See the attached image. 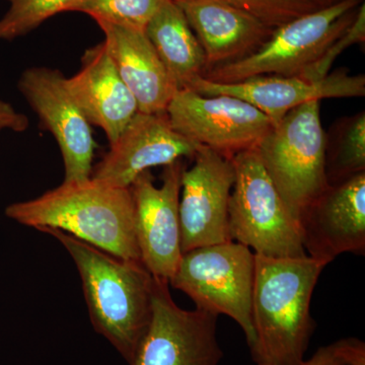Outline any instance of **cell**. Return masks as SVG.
I'll list each match as a JSON object with an SVG mask.
<instances>
[{
  "instance_id": "obj_17",
  "label": "cell",
  "mask_w": 365,
  "mask_h": 365,
  "mask_svg": "<svg viewBox=\"0 0 365 365\" xmlns=\"http://www.w3.org/2000/svg\"><path fill=\"white\" fill-rule=\"evenodd\" d=\"M177 4L202 47L206 69L253 54L274 31L225 0H192Z\"/></svg>"
},
{
  "instance_id": "obj_1",
  "label": "cell",
  "mask_w": 365,
  "mask_h": 365,
  "mask_svg": "<svg viewBox=\"0 0 365 365\" xmlns=\"http://www.w3.org/2000/svg\"><path fill=\"white\" fill-rule=\"evenodd\" d=\"M39 230L71 255L91 325L130 364L153 318L155 277L141 261L118 258L57 228Z\"/></svg>"
},
{
  "instance_id": "obj_4",
  "label": "cell",
  "mask_w": 365,
  "mask_h": 365,
  "mask_svg": "<svg viewBox=\"0 0 365 365\" xmlns=\"http://www.w3.org/2000/svg\"><path fill=\"white\" fill-rule=\"evenodd\" d=\"M327 146L319 101L288 112L256 146L268 176L297 220L329 187Z\"/></svg>"
},
{
  "instance_id": "obj_27",
  "label": "cell",
  "mask_w": 365,
  "mask_h": 365,
  "mask_svg": "<svg viewBox=\"0 0 365 365\" xmlns=\"http://www.w3.org/2000/svg\"><path fill=\"white\" fill-rule=\"evenodd\" d=\"M311 1L316 4L319 9H324V7H328L333 6V4H338V2L342 1V0H311Z\"/></svg>"
},
{
  "instance_id": "obj_21",
  "label": "cell",
  "mask_w": 365,
  "mask_h": 365,
  "mask_svg": "<svg viewBox=\"0 0 365 365\" xmlns=\"http://www.w3.org/2000/svg\"><path fill=\"white\" fill-rule=\"evenodd\" d=\"M365 172V114L360 112L347 120L330 158H326L329 185L349 179Z\"/></svg>"
},
{
  "instance_id": "obj_19",
  "label": "cell",
  "mask_w": 365,
  "mask_h": 365,
  "mask_svg": "<svg viewBox=\"0 0 365 365\" xmlns=\"http://www.w3.org/2000/svg\"><path fill=\"white\" fill-rule=\"evenodd\" d=\"M144 33L179 90H185L203 76L207 67L205 55L177 4L167 0Z\"/></svg>"
},
{
  "instance_id": "obj_18",
  "label": "cell",
  "mask_w": 365,
  "mask_h": 365,
  "mask_svg": "<svg viewBox=\"0 0 365 365\" xmlns=\"http://www.w3.org/2000/svg\"><path fill=\"white\" fill-rule=\"evenodd\" d=\"M118 73L135 98L138 112L165 113L179 91L145 33L98 23Z\"/></svg>"
},
{
  "instance_id": "obj_28",
  "label": "cell",
  "mask_w": 365,
  "mask_h": 365,
  "mask_svg": "<svg viewBox=\"0 0 365 365\" xmlns=\"http://www.w3.org/2000/svg\"><path fill=\"white\" fill-rule=\"evenodd\" d=\"M175 4H182V2H188L192 1V0H172Z\"/></svg>"
},
{
  "instance_id": "obj_2",
  "label": "cell",
  "mask_w": 365,
  "mask_h": 365,
  "mask_svg": "<svg viewBox=\"0 0 365 365\" xmlns=\"http://www.w3.org/2000/svg\"><path fill=\"white\" fill-rule=\"evenodd\" d=\"M326 267L312 257L271 258L255 254L252 316L257 364L299 365L313 336L314 289Z\"/></svg>"
},
{
  "instance_id": "obj_12",
  "label": "cell",
  "mask_w": 365,
  "mask_h": 365,
  "mask_svg": "<svg viewBox=\"0 0 365 365\" xmlns=\"http://www.w3.org/2000/svg\"><path fill=\"white\" fill-rule=\"evenodd\" d=\"M185 168L182 160L165 167L162 186H155L150 170L130 186L141 262L153 277L163 280H170L182 255L179 202Z\"/></svg>"
},
{
  "instance_id": "obj_20",
  "label": "cell",
  "mask_w": 365,
  "mask_h": 365,
  "mask_svg": "<svg viewBox=\"0 0 365 365\" xmlns=\"http://www.w3.org/2000/svg\"><path fill=\"white\" fill-rule=\"evenodd\" d=\"M167 0H79L69 11H79L97 23L145 32L146 26Z\"/></svg>"
},
{
  "instance_id": "obj_6",
  "label": "cell",
  "mask_w": 365,
  "mask_h": 365,
  "mask_svg": "<svg viewBox=\"0 0 365 365\" xmlns=\"http://www.w3.org/2000/svg\"><path fill=\"white\" fill-rule=\"evenodd\" d=\"M362 0H342L274 29L257 51L237 61L211 67L203 78L232 83L257 76H299L354 21Z\"/></svg>"
},
{
  "instance_id": "obj_3",
  "label": "cell",
  "mask_w": 365,
  "mask_h": 365,
  "mask_svg": "<svg viewBox=\"0 0 365 365\" xmlns=\"http://www.w3.org/2000/svg\"><path fill=\"white\" fill-rule=\"evenodd\" d=\"M6 215L38 230L57 228L118 258L141 261L130 188L91 177L63 182L32 200L11 204Z\"/></svg>"
},
{
  "instance_id": "obj_7",
  "label": "cell",
  "mask_w": 365,
  "mask_h": 365,
  "mask_svg": "<svg viewBox=\"0 0 365 365\" xmlns=\"http://www.w3.org/2000/svg\"><path fill=\"white\" fill-rule=\"evenodd\" d=\"M255 253L237 242L211 245L182 255L169 283L202 309L237 322L250 350L256 346L252 316Z\"/></svg>"
},
{
  "instance_id": "obj_16",
  "label": "cell",
  "mask_w": 365,
  "mask_h": 365,
  "mask_svg": "<svg viewBox=\"0 0 365 365\" xmlns=\"http://www.w3.org/2000/svg\"><path fill=\"white\" fill-rule=\"evenodd\" d=\"M69 93L91 125L112 144L138 112L134 96L122 81L105 43L86 50L81 68L66 78Z\"/></svg>"
},
{
  "instance_id": "obj_11",
  "label": "cell",
  "mask_w": 365,
  "mask_h": 365,
  "mask_svg": "<svg viewBox=\"0 0 365 365\" xmlns=\"http://www.w3.org/2000/svg\"><path fill=\"white\" fill-rule=\"evenodd\" d=\"M18 88L58 144L64 182L90 179L97 143L91 124L67 88L66 76L58 69L32 67L21 73Z\"/></svg>"
},
{
  "instance_id": "obj_25",
  "label": "cell",
  "mask_w": 365,
  "mask_h": 365,
  "mask_svg": "<svg viewBox=\"0 0 365 365\" xmlns=\"http://www.w3.org/2000/svg\"><path fill=\"white\" fill-rule=\"evenodd\" d=\"M299 365H365V343L352 337L335 341L319 348L313 357Z\"/></svg>"
},
{
  "instance_id": "obj_26",
  "label": "cell",
  "mask_w": 365,
  "mask_h": 365,
  "mask_svg": "<svg viewBox=\"0 0 365 365\" xmlns=\"http://www.w3.org/2000/svg\"><path fill=\"white\" fill-rule=\"evenodd\" d=\"M29 125L30 122L26 115L16 111L9 103L0 100V131L24 132L28 130Z\"/></svg>"
},
{
  "instance_id": "obj_13",
  "label": "cell",
  "mask_w": 365,
  "mask_h": 365,
  "mask_svg": "<svg viewBox=\"0 0 365 365\" xmlns=\"http://www.w3.org/2000/svg\"><path fill=\"white\" fill-rule=\"evenodd\" d=\"M199 146L173 128L167 112H137L93 168L91 177L112 186L130 188L136 178L151 168L193 158Z\"/></svg>"
},
{
  "instance_id": "obj_22",
  "label": "cell",
  "mask_w": 365,
  "mask_h": 365,
  "mask_svg": "<svg viewBox=\"0 0 365 365\" xmlns=\"http://www.w3.org/2000/svg\"><path fill=\"white\" fill-rule=\"evenodd\" d=\"M0 20V40L13 41L32 32L55 14L69 11L79 0H6Z\"/></svg>"
},
{
  "instance_id": "obj_14",
  "label": "cell",
  "mask_w": 365,
  "mask_h": 365,
  "mask_svg": "<svg viewBox=\"0 0 365 365\" xmlns=\"http://www.w3.org/2000/svg\"><path fill=\"white\" fill-rule=\"evenodd\" d=\"M304 251L328 265L365 252V172L329 185L299 218Z\"/></svg>"
},
{
  "instance_id": "obj_24",
  "label": "cell",
  "mask_w": 365,
  "mask_h": 365,
  "mask_svg": "<svg viewBox=\"0 0 365 365\" xmlns=\"http://www.w3.org/2000/svg\"><path fill=\"white\" fill-rule=\"evenodd\" d=\"M365 40V6L364 2L357 9L354 21L348 26L340 37L334 41L332 44L327 48L325 52L311 66L307 67L299 78L307 81H321L328 76L334 61L337 59L341 53L350 46L361 44Z\"/></svg>"
},
{
  "instance_id": "obj_5",
  "label": "cell",
  "mask_w": 365,
  "mask_h": 365,
  "mask_svg": "<svg viewBox=\"0 0 365 365\" xmlns=\"http://www.w3.org/2000/svg\"><path fill=\"white\" fill-rule=\"evenodd\" d=\"M235 180L228 228L232 241L271 258L307 256L299 220L285 205L256 148L232 157Z\"/></svg>"
},
{
  "instance_id": "obj_10",
  "label": "cell",
  "mask_w": 365,
  "mask_h": 365,
  "mask_svg": "<svg viewBox=\"0 0 365 365\" xmlns=\"http://www.w3.org/2000/svg\"><path fill=\"white\" fill-rule=\"evenodd\" d=\"M182 170L179 202L182 253L232 242L228 207L235 173L232 158L200 145Z\"/></svg>"
},
{
  "instance_id": "obj_23",
  "label": "cell",
  "mask_w": 365,
  "mask_h": 365,
  "mask_svg": "<svg viewBox=\"0 0 365 365\" xmlns=\"http://www.w3.org/2000/svg\"><path fill=\"white\" fill-rule=\"evenodd\" d=\"M262 23L276 29L319 9L311 0H225Z\"/></svg>"
},
{
  "instance_id": "obj_9",
  "label": "cell",
  "mask_w": 365,
  "mask_h": 365,
  "mask_svg": "<svg viewBox=\"0 0 365 365\" xmlns=\"http://www.w3.org/2000/svg\"><path fill=\"white\" fill-rule=\"evenodd\" d=\"M173 128L227 157L256 148L273 124L263 112L232 96L175 93L167 109Z\"/></svg>"
},
{
  "instance_id": "obj_8",
  "label": "cell",
  "mask_w": 365,
  "mask_h": 365,
  "mask_svg": "<svg viewBox=\"0 0 365 365\" xmlns=\"http://www.w3.org/2000/svg\"><path fill=\"white\" fill-rule=\"evenodd\" d=\"M169 281L155 277L153 318L129 365H218V316L178 306Z\"/></svg>"
},
{
  "instance_id": "obj_15",
  "label": "cell",
  "mask_w": 365,
  "mask_h": 365,
  "mask_svg": "<svg viewBox=\"0 0 365 365\" xmlns=\"http://www.w3.org/2000/svg\"><path fill=\"white\" fill-rule=\"evenodd\" d=\"M185 90L203 96L227 95L241 98L263 112L275 125L288 112L311 101L364 97L365 76H350L344 69L316 81L299 76H266L222 83L199 76Z\"/></svg>"
}]
</instances>
